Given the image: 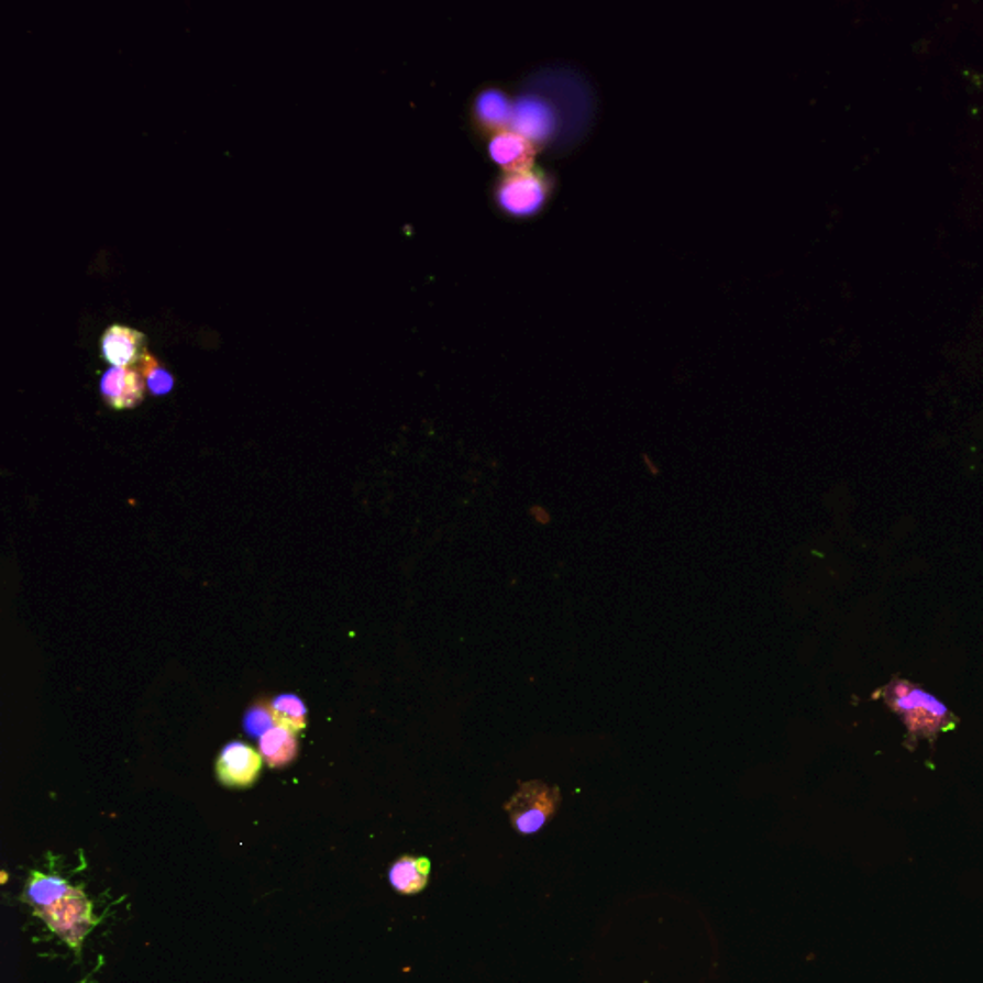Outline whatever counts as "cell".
<instances>
[{
  "label": "cell",
  "mask_w": 983,
  "mask_h": 983,
  "mask_svg": "<svg viewBox=\"0 0 983 983\" xmlns=\"http://www.w3.org/2000/svg\"><path fill=\"white\" fill-rule=\"evenodd\" d=\"M560 802L557 787L544 782H522L519 792L507 803L506 810L517 832L537 833L552 820Z\"/></svg>",
  "instance_id": "3957f363"
},
{
  "label": "cell",
  "mask_w": 983,
  "mask_h": 983,
  "mask_svg": "<svg viewBox=\"0 0 983 983\" xmlns=\"http://www.w3.org/2000/svg\"><path fill=\"white\" fill-rule=\"evenodd\" d=\"M264 759L256 749L243 741H233L221 749L216 761V772L221 784L228 787H248L256 782L262 772Z\"/></svg>",
  "instance_id": "277c9868"
},
{
  "label": "cell",
  "mask_w": 983,
  "mask_h": 983,
  "mask_svg": "<svg viewBox=\"0 0 983 983\" xmlns=\"http://www.w3.org/2000/svg\"><path fill=\"white\" fill-rule=\"evenodd\" d=\"M244 727L248 730V735H265L269 728L275 727L272 707L267 704L254 705V707L246 713V717H244Z\"/></svg>",
  "instance_id": "2e32d148"
},
{
  "label": "cell",
  "mask_w": 983,
  "mask_h": 983,
  "mask_svg": "<svg viewBox=\"0 0 983 983\" xmlns=\"http://www.w3.org/2000/svg\"><path fill=\"white\" fill-rule=\"evenodd\" d=\"M272 715L273 720H275V725H279V727L287 728L290 732H300L308 725V713H306V707H303L302 699L298 696H290V694H285V696L275 697L272 704Z\"/></svg>",
  "instance_id": "4fadbf2b"
},
{
  "label": "cell",
  "mask_w": 983,
  "mask_h": 983,
  "mask_svg": "<svg viewBox=\"0 0 983 983\" xmlns=\"http://www.w3.org/2000/svg\"><path fill=\"white\" fill-rule=\"evenodd\" d=\"M259 755L272 769H283L292 763L298 755L295 732L279 725L269 728L265 735L259 736Z\"/></svg>",
  "instance_id": "8fae6325"
},
{
  "label": "cell",
  "mask_w": 983,
  "mask_h": 983,
  "mask_svg": "<svg viewBox=\"0 0 983 983\" xmlns=\"http://www.w3.org/2000/svg\"><path fill=\"white\" fill-rule=\"evenodd\" d=\"M492 158L496 159L501 166H521L522 162H527L530 154V141L519 135L513 129L499 131L498 135H494L490 144H488Z\"/></svg>",
  "instance_id": "7c38bea8"
},
{
  "label": "cell",
  "mask_w": 983,
  "mask_h": 983,
  "mask_svg": "<svg viewBox=\"0 0 983 983\" xmlns=\"http://www.w3.org/2000/svg\"><path fill=\"white\" fill-rule=\"evenodd\" d=\"M35 916L46 924V928L53 931L56 938H60L66 946L71 947V951L76 954L81 953L85 939L99 923L92 915V903L81 885L71 887V892L64 899Z\"/></svg>",
  "instance_id": "7a4b0ae2"
},
{
  "label": "cell",
  "mask_w": 983,
  "mask_h": 983,
  "mask_svg": "<svg viewBox=\"0 0 983 983\" xmlns=\"http://www.w3.org/2000/svg\"><path fill=\"white\" fill-rule=\"evenodd\" d=\"M144 378L131 367H110L100 377V394L108 406L115 409L133 408L144 393Z\"/></svg>",
  "instance_id": "52a82bcc"
},
{
  "label": "cell",
  "mask_w": 983,
  "mask_h": 983,
  "mask_svg": "<svg viewBox=\"0 0 983 983\" xmlns=\"http://www.w3.org/2000/svg\"><path fill=\"white\" fill-rule=\"evenodd\" d=\"M69 892L71 885L66 880L33 870L23 887L22 901L33 908V915H37L64 899Z\"/></svg>",
  "instance_id": "9c48e42d"
},
{
  "label": "cell",
  "mask_w": 983,
  "mask_h": 983,
  "mask_svg": "<svg viewBox=\"0 0 983 983\" xmlns=\"http://www.w3.org/2000/svg\"><path fill=\"white\" fill-rule=\"evenodd\" d=\"M144 334L131 327H107L100 336V354L112 367H131L143 356Z\"/></svg>",
  "instance_id": "ba28073f"
},
{
  "label": "cell",
  "mask_w": 983,
  "mask_h": 983,
  "mask_svg": "<svg viewBox=\"0 0 983 983\" xmlns=\"http://www.w3.org/2000/svg\"><path fill=\"white\" fill-rule=\"evenodd\" d=\"M509 123L513 131L524 139L542 141L545 136L552 135L555 129V114L544 100L532 95H521L511 107Z\"/></svg>",
  "instance_id": "5b68a950"
},
{
  "label": "cell",
  "mask_w": 983,
  "mask_h": 983,
  "mask_svg": "<svg viewBox=\"0 0 983 983\" xmlns=\"http://www.w3.org/2000/svg\"><path fill=\"white\" fill-rule=\"evenodd\" d=\"M431 876V861L424 857H400L388 872V880L401 895L423 892Z\"/></svg>",
  "instance_id": "30bf717a"
},
{
  "label": "cell",
  "mask_w": 983,
  "mask_h": 983,
  "mask_svg": "<svg viewBox=\"0 0 983 983\" xmlns=\"http://www.w3.org/2000/svg\"><path fill=\"white\" fill-rule=\"evenodd\" d=\"M511 107H513V102H509L506 95L501 91H496V89L481 92L477 97V102H475L478 115L485 122L492 123V125L509 123Z\"/></svg>",
  "instance_id": "5bb4252c"
},
{
  "label": "cell",
  "mask_w": 983,
  "mask_h": 983,
  "mask_svg": "<svg viewBox=\"0 0 983 983\" xmlns=\"http://www.w3.org/2000/svg\"><path fill=\"white\" fill-rule=\"evenodd\" d=\"M877 696L884 697L885 705L895 715H899L910 740H934L939 735L953 730L959 722L943 702L916 686L915 682L893 678L884 689L877 692Z\"/></svg>",
  "instance_id": "6da1fadb"
},
{
  "label": "cell",
  "mask_w": 983,
  "mask_h": 983,
  "mask_svg": "<svg viewBox=\"0 0 983 983\" xmlns=\"http://www.w3.org/2000/svg\"><path fill=\"white\" fill-rule=\"evenodd\" d=\"M545 198L544 183L537 175L513 174L501 181L498 189L499 205L507 212L524 216L538 210Z\"/></svg>",
  "instance_id": "8992f818"
},
{
  "label": "cell",
  "mask_w": 983,
  "mask_h": 983,
  "mask_svg": "<svg viewBox=\"0 0 983 983\" xmlns=\"http://www.w3.org/2000/svg\"><path fill=\"white\" fill-rule=\"evenodd\" d=\"M136 365H139V373L143 375L144 383L151 388V393L166 394L167 390H172L174 377L146 350H144L143 356H141Z\"/></svg>",
  "instance_id": "9a60e30c"
}]
</instances>
